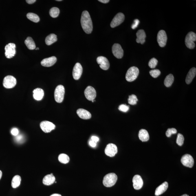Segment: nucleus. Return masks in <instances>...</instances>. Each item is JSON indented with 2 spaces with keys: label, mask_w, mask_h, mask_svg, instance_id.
I'll return each instance as SVG.
<instances>
[{
  "label": "nucleus",
  "mask_w": 196,
  "mask_h": 196,
  "mask_svg": "<svg viewBox=\"0 0 196 196\" xmlns=\"http://www.w3.org/2000/svg\"><path fill=\"white\" fill-rule=\"evenodd\" d=\"M81 23L84 32L87 34H91L93 30V24L90 15L87 11L82 12Z\"/></svg>",
  "instance_id": "f257e3e1"
},
{
  "label": "nucleus",
  "mask_w": 196,
  "mask_h": 196,
  "mask_svg": "<svg viewBox=\"0 0 196 196\" xmlns=\"http://www.w3.org/2000/svg\"><path fill=\"white\" fill-rule=\"evenodd\" d=\"M118 178V176L114 173L107 174L104 178V185L107 188L111 187L116 184Z\"/></svg>",
  "instance_id": "f03ea898"
},
{
  "label": "nucleus",
  "mask_w": 196,
  "mask_h": 196,
  "mask_svg": "<svg viewBox=\"0 0 196 196\" xmlns=\"http://www.w3.org/2000/svg\"><path fill=\"white\" fill-rule=\"evenodd\" d=\"M139 70L138 68L132 67L128 69L126 75V80L128 82L135 81L138 77Z\"/></svg>",
  "instance_id": "7ed1b4c3"
},
{
  "label": "nucleus",
  "mask_w": 196,
  "mask_h": 196,
  "mask_svg": "<svg viewBox=\"0 0 196 196\" xmlns=\"http://www.w3.org/2000/svg\"><path fill=\"white\" fill-rule=\"evenodd\" d=\"M65 94V88L62 85H58L56 88L54 92L55 100L58 103L63 101Z\"/></svg>",
  "instance_id": "20e7f679"
},
{
  "label": "nucleus",
  "mask_w": 196,
  "mask_h": 196,
  "mask_svg": "<svg viewBox=\"0 0 196 196\" xmlns=\"http://www.w3.org/2000/svg\"><path fill=\"white\" fill-rule=\"evenodd\" d=\"M196 40V34L193 32H190L188 33L186 36L185 39V45L188 48L190 49L194 48L195 45L194 42Z\"/></svg>",
  "instance_id": "39448f33"
},
{
  "label": "nucleus",
  "mask_w": 196,
  "mask_h": 196,
  "mask_svg": "<svg viewBox=\"0 0 196 196\" xmlns=\"http://www.w3.org/2000/svg\"><path fill=\"white\" fill-rule=\"evenodd\" d=\"M16 84V79L13 76H7L4 78L3 85L6 88H12L15 87Z\"/></svg>",
  "instance_id": "423d86ee"
},
{
  "label": "nucleus",
  "mask_w": 196,
  "mask_h": 196,
  "mask_svg": "<svg viewBox=\"0 0 196 196\" xmlns=\"http://www.w3.org/2000/svg\"><path fill=\"white\" fill-rule=\"evenodd\" d=\"M5 56L8 58H12L16 54V45L13 43H10L5 47Z\"/></svg>",
  "instance_id": "0eeeda50"
},
{
  "label": "nucleus",
  "mask_w": 196,
  "mask_h": 196,
  "mask_svg": "<svg viewBox=\"0 0 196 196\" xmlns=\"http://www.w3.org/2000/svg\"><path fill=\"white\" fill-rule=\"evenodd\" d=\"M168 38L166 32L164 30L159 31L157 35V40L159 46L164 47L166 45Z\"/></svg>",
  "instance_id": "6e6552de"
},
{
  "label": "nucleus",
  "mask_w": 196,
  "mask_h": 196,
  "mask_svg": "<svg viewBox=\"0 0 196 196\" xmlns=\"http://www.w3.org/2000/svg\"><path fill=\"white\" fill-rule=\"evenodd\" d=\"M40 127L44 132L48 133L55 129L56 126L52 122L45 121L40 123Z\"/></svg>",
  "instance_id": "1a4fd4ad"
},
{
  "label": "nucleus",
  "mask_w": 196,
  "mask_h": 196,
  "mask_svg": "<svg viewBox=\"0 0 196 196\" xmlns=\"http://www.w3.org/2000/svg\"><path fill=\"white\" fill-rule=\"evenodd\" d=\"M84 95L87 100L92 101L96 98V91L94 88L90 86H88L84 91Z\"/></svg>",
  "instance_id": "9d476101"
},
{
  "label": "nucleus",
  "mask_w": 196,
  "mask_h": 196,
  "mask_svg": "<svg viewBox=\"0 0 196 196\" xmlns=\"http://www.w3.org/2000/svg\"><path fill=\"white\" fill-rule=\"evenodd\" d=\"M181 162L183 165L187 167L192 168L194 166V159L190 154H186L183 155L181 158Z\"/></svg>",
  "instance_id": "9b49d317"
},
{
  "label": "nucleus",
  "mask_w": 196,
  "mask_h": 196,
  "mask_svg": "<svg viewBox=\"0 0 196 196\" xmlns=\"http://www.w3.org/2000/svg\"><path fill=\"white\" fill-rule=\"evenodd\" d=\"M124 15L122 13H118L115 16L111 21V28L118 26L124 21Z\"/></svg>",
  "instance_id": "f8f14e48"
},
{
  "label": "nucleus",
  "mask_w": 196,
  "mask_h": 196,
  "mask_svg": "<svg viewBox=\"0 0 196 196\" xmlns=\"http://www.w3.org/2000/svg\"><path fill=\"white\" fill-rule=\"evenodd\" d=\"M118 148L113 144H109L106 146L105 150V154L110 157H113L118 153Z\"/></svg>",
  "instance_id": "ddd939ff"
},
{
  "label": "nucleus",
  "mask_w": 196,
  "mask_h": 196,
  "mask_svg": "<svg viewBox=\"0 0 196 196\" xmlns=\"http://www.w3.org/2000/svg\"><path fill=\"white\" fill-rule=\"evenodd\" d=\"M113 54L117 58H122L124 55V51L121 47L119 44H115L112 47Z\"/></svg>",
  "instance_id": "4468645a"
},
{
  "label": "nucleus",
  "mask_w": 196,
  "mask_h": 196,
  "mask_svg": "<svg viewBox=\"0 0 196 196\" xmlns=\"http://www.w3.org/2000/svg\"><path fill=\"white\" fill-rule=\"evenodd\" d=\"M97 63L100 65V68L107 70L110 67V63L107 58L104 56H99L97 58Z\"/></svg>",
  "instance_id": "2eb2a0df"
},
{
  "label": "nucleus",
  "mask_w": 196,
  "mask_h": 196,
  "mask_svg": "<svg viewBox=\"0 0 196 196\" xmlns=\"http://www.w3.org/2000/svg\"><path fill=\"white\" fill-rule=\"evenodd\" d=\"M82 73V68L81 64L77 63L74 66L73 68L72 75L75 80L79 79Z\"/></svg>",
  "instance_id": "dca6fc26"
},
{
  "label": "nucleus",
  "mask_w": 196,
  "mask_h": 196,
  "mask_svg": "<svg viewBox=\"0 0 196 196\" xmlns=\"http://www.w3.org/2000/svg\"><path fill=\"white\" fill-rule=\"evenodd\" d=\"M133 186L135 190H139L142 187L143 185V181L141 176L136 175L133 178Z\"/></svg>",
  "instance_id": "f3484780"
},
{
  "label": "nucleus",
  "mask_w": 196,
  "mask_h": 196,
  "mask_svg": "<svg viewBox=\"0 0 196 196\" xmlns=\"http://www.w3.org/2000/svg\"><path fill=\"white\" fill-rule=\"evenodd\" d=\"M57 61L56 57L52 56L42 60L41 64L43 67H50L54 65Z\"/></svg>",
  "instance_id": "a211bd4d"
},
{
  "label": "nucleus",
  "mask_w": 196,
  "mask_h": 196,
  "mask_svg": "<svg viewBox=\"0 0 196 196\" xmlns=\"http://www.w3.org/2000/svg\"><path fill=\"white\" fill-rule=\"evenodd\" d=\"M78 116L84 120L90 119L91 117V113L89 111L83 109H79L77 111Z\"/></svg>",
  "instance_id": "6ab92c4d"
},
{
  "label": "nucleus",
  "mask_w": 196,
  "mask_h": 196,
  "mask_svg": "<svg viewBox=\"0 0 196 196\" xmlns=\"http://www.w3.org/2000/svg\"><path fill=\"white\" fill-rule=\"evenodd\" d=\"M136 36L137 38L136 42L137 43H140L142 45L144 44L145 42L146 35L144 30H139L137 32Z\"/></svg>",
  "instance_id": "aec40b11"
},
{
  "label": "nucleus",
  "mask_w": 196,
  "mask_h": 196,
  "mask_svg": "<svg viewBox=\"0 0 196 196\" xmlns=\"http://www.w3.org/2000/svg\"><path fill=\"white\" fill-rule=\"evenodd\" d=\"M168 184L167 182H165L156 188L155 191V195L159 196L164 193L168 188Z\"/></svg>",
  "instance_id": "412c9836"
},
{
  "label": "nucleus",
  "mask_w": 196,
  "mask_h": 196,
  "mask_svg": "<svg viewBox=\"0 0 196 196\" xmlns=\"http://www.w3.org/2000/svg\"><path fill=\"white\" fill-rule=\"evenodd\" d=\"M55 181V178L52 173L47 175L44 177L43 179V184L47 186H49L53 184Z\"/></svg>",
  "instance_id": "4be33fe9"
},
{
  "label": "nucleus",
  "mask_w": 196,
  "mask_h": 196,
  "mask_svg": "<svg viewBox=\"0 0 196 196\" xmlns=\"http://www.w3.org/2000/svg\"><path fill=\"white\" fill-rule=\"evenodd\" d=\"M196 74V69L195 68H192L188 72L186 78V82L188 84L191 83Z\"/></svg>",
  "instance_id": "5701e85b"
},
{
  "label": "nucleus",
  "mask_w": 196,
  "mask_h": 196,
  "mask_svg": "<svg viewBox=\"0 0 196 196\" xmlns=\"http://www.w3.org/2000/svg\"><path fill=\"white\" fill-rule=\"evenodd\" d=\"M44 95V91L43 89L39 88L35 89L33 91V97L35 99L40 101L42 99Z\"/></svg>",
  "instance_id": "b1692460"
},
{
  "label": "nucleus",
  "mask_w": 196,
  "mask_h": 196,
  "mask_svg": "<svg viewBox=\"0 0 196 196\" xmlns=\"http://www.w3.org/2000/svg\"><path fill=\"white\" fill-rule=\"evenodd\" d=\"M138 137L142 142L148 141L149 139V133L146 130L144 129H141L139 131Z\"/></svg>",
  "instance_id": "393cba45"
},
{
  "label": "nucleus",
  "mask_w": 196,
  "mask_h": 196,
  "mask_svg": "<svg viewBox=\"0 0 196 196\" xmlns=\"http://www.w3.org/2000/svg\"><path fill=\"white\" fill-rule=\"evenodd\" d=\"M58 39L57 36L54 34L49 35L45 38V42L47 45H52L57 41Z\"/></svg>",
  "instance_id": "a878e982"
},
{
  "label": "nucleus",
  "mask_w": 196,
  "mask_h": 196,
  "mask_svg": "<svg viewBox=\"0 0 196 196\" xmlns=\"http://www.w3.org/2000/svg\"><path fill=\"white\" fill-rule=\"evenodd\" d=\"M25 44L28 48L30 50H34L36 49V45L32 38L28 37L25 42Z\"/></svg>",
  "instance_id": "bb28decb"
},
{
  "label": "nucleus",
  "mask_w": 196,
  "mask_h": 196,
  "mask_svg": "<svg viewBox=\"0 0 196 196\" xmlns=\"http://www.w3.org/2000/svg\"><path fill=\"white\" fill-rule=\"evenodd\" d=\"M21 177L19 175L15 176L12 181V187L14 188L18 187L21 184Z\"/></svg>",
  "instance_id": "cd10ccee"
},
{
  "label": "nucleus",
  "mask_w": 196,
  "mask_h": 196,
  "mask_svg": "<svg viewBox=\"0 0 196 196\" xmlns=\"http://www.w3.org/2000/svg\"><path fill=\"white\" fill-rule=\"evenodd\" d=\"M174 81V77L173 75L170 74L166 76L164 80V84L167 87H169L172 85Z\"/></svg>",
  "instance_id": "c85d7f7f"
},
{
  "label": "nucleus",
  "mask_w": 196,
  "mask_h": 196,
  "mask_svg": "<svg viewBox=\"0 0 196 196\" xmlns=\"http://www.w3.org/2000/svg\"><path fill=\"white\" fill-rule=\"evenodd\" d=\"M27 17L28 19L35 23H38L40 21L39 16L33 13H28L27 15Z\"/></svg>",
  "instance_id": "c756f323"
},
{
  "label": "nucleus",
  "mask_w": 196,
  "mask_h": 196,
  "mask_svg": "<svg viewBox=\"0 0 196 196\" xmlns=\"http://www.w3.org/2000/svg\"><path fill=\"white\" fill-rule=\"evenodd\" d=\"M59 162L64 164H67L69 162L70 159L69 157L65 154H61L58 157Z\"/></svg>",
  "instance_id": "7c9ffc66"
},
{
  "label": "nucleus",
  "mask_w": 196,
  "mask_h": 196,
  "mask_svg": "<svg viewBox=\"0 0 196 196\" xmlns=\"http://www.w3.org/2000/svg\"><path fill=\"white\" fill-rule=\"evenodd\" d=\"M60 13V10L57 7H52L49 11V14L51 17L56 18L58 17Z\"/></svg>",
  "instance_id": "2f4dec72"
},
{
  "label": "nucleus",
  "mask_w": 196,
  "mask_h": 196,
  "mask_svg": "<svg viewBox=\"0 0 196 196\" xmlns=\"http://www.w3.org/2000/svg\"><path fill=\"white\" fill-rule=\"evenodd\" d=\"M138 101L137 96L135 95H130L128 99V103L131 105H135L136 104Z\"/></svg>",
  "instance_id": "473e14b6"
},
{
  "label": "nucleus",
  "mask_w": 196,
  "mask_h": 196,
  "mask_svg": "<svg viewBox=\"0 0 196 196\" xmlns=\"http://www.w3.org/2000/svg\"><path fill=\"white\" fill-rule=\"evenodd\" d=\"M184 137L183 135L178 133L176 140L177 144L179 146H182L184 143Z\"/></svg>",
  "instance_id": "72a5a7b5"
},
{
  "label": "nucleus",
  "mask_w": 196,
  "mask_h": 196,
  "mask_svg": "<svg viewBox=\"0 0 196 196\" xmlns=\"http://www.w3.org/2000/svg\"><path fill=\"white\" fill-rule=\"evenodd\" d=\"M150 74L153 78H156L160 75L161 71L159 69H155L150 71Z\"/></svg>",
  "instance_id": "f704fd0d"
},
{
  "label": "nucleus",
  "mask_w": 196,
  "mask_h": 196,
  "mask_svg": "<svg viewBox=\"0 0 196 196\" xmlns=\"http://www.w3.org/2000/svg\"><path fill=\"white\" fill-rule=\"evenodd\" d=\"M158 62V61L156 58H153L150 60L148 65L151 68H154L157 65Z\"/></svg>",
  "instance_id": "c9c22d12"
},
{
  "label": "nucleus",
  "mask_w": 196,
  "mask_h": 196,
  "mask_svg": "<svg viewBox=\"0 0 196 196\" xmlns=\"http://www.w3.org/2000/svg\"><path fill=\"white\" fill-rule=\"evenodd\" d=\"M177 133V131L176 129L175 128H169L167 131L166 135V136L168 137H170L171 136V135L173 134H175Z\"/></svg>",
  "instance_id": "e433bc0d"
},
{
  "label": "nucleus",
  "mask_w": 196,
  "mask_h": 196,
  "mask_svg": "<svg viewBox=\"0 0 196 196\" xmlns=\"http://www.w3.org/2000/svg\"><path fill=\"white\" fill-rule=\"evenodd\" d=\"M129 106H127L125 104H122L119 106L118 109L119 111L124 112H126L129 111Z\"/></svg>",
  "instance_id": "4c0bfd02"
},
{
  "label": "nucleus",
  "mask_w": 196,
  "mask_h": 196,
  "mask_svg": "<svg viewBox=\"0 0 196 196\" xmlns=\"http://www.w3.org/2000/svg\"><path fill=\"white\" fill-rule=\"evenodd\" d=\"M140 23V21L138 19H135L134 21V23L131 25V28L133 29L136 28Z\"/></svg>",
  "instance_id": "58836bf2"
},
{
  "label": "nucleus",
  "mask_w": 196,
  "mask_h": 196,
  "mask_svg": "<svg viewBox=\"0 0 196 196\" xmlns=\"http://www.w3.org/2000/svg\"><path fill=\"white\" fill-rule=\"evenodd\" d=\"M11 133L14 136H17L18 134H19V131H18L17 128H13L11 131Z\"/></svg>",
  "instance_id": "ea45409f"
},
{
  "label": "nucleus",
  "mask_w": 196,
  "mask_h": 196,
  "mask_svg": "<svg viewBox=\"0 0 196 196\" xmlns=\"http://www.w3.org/2000/svg\"><path fill=\"white\" fill-rule=\"evenodd\" d=\"M89 145L91 147L95 148L96 146V143L91 140L89 142Z\"/></svg>",
  "instance_id": "a19ab883"
},
{
  "label": "nucleus",
  "mask_w": 196,
  "mask_h": 196,
  "mask_svg": "<svg viewBox=\"0 0 196 196\" xmlns=\"http://www.w3.org/2000/svg\"><path fill=\"white\" fill-rule=\"evenodd\" d=\"M99 140V139L98 137L96 136H93L91 137V140H92L93 141L95 142L96 143L97 142H98Z\"/></svg>",
  "instance_id": "79ce46f5"
},
{
  "label": "nucleus",
  "mask_w": 196,
  "mask_h": 196,
  "mask_svg": "<svg viewBox=\"0 0 196 196\" xmlns=\"http://www.w3.org/2000/svg\"><path fill=\"white\" fill-rule=\"evenodd\" d=\"M26 1L27 3L29 4H32L35 2L36 1V0H27Z\"/></svg>",
  "instance_id": "37998d69"
},
{
  "label": "nucleus",
  "mask_w": 196,
  "mask_h": 196,
  "mask_svg": "<svg viewBox=\"0 0 196 196\" xmlns=\"http://www.w3.org/2000/svg\"><path fill=\"white\" fill-rule=\"evenodd\" d=\"M99 2L103 3H107L109 2V0H99Z\"/></svg>",
  "instance_id": "c03bdc74"
},
{
  "label": "nucleus",
  "mask_w": 196,
  "mask_h": 196,
  "mask_svg": "<svg viewBox=\"0 0 196 196\" xmlns=\"http://www.w3.org/2000/svg\"><path fill=\"white\" fill-rule=\"evenodd\" d=\"M50 196H61V195L59 194H53L51 195Z\"/></svg>",
  "instance_id": "a18cd8bd"
},
{
  "label": "nucleus",
  "mask_w": 196,
  "mask_h": 196,
  "mask_svg": "<svg viewBox=\"0 0 196 196\" xmlns=\"http://www.w3.org/2000/svg\"><path fill=\"white\" fill-rule=\"evenodd\" d=\"M2 175V173L1 170H0V179L1 178Z\"/></svg>",
  "instance_id": "49530a36"
},
{
  "label": "nucleus",
  "mask_w": 196,
  "mask_h": 196,
  "mask_svg": "<svg viewBox=\"0 0 196 196\" xmlns=\"http://www.w3.org/2000/svg\"><path fill=\"white\" fill-rule=\"evenodd\" d=\"M181 196H189L187 195V194H185L183 195H181Z\"/></svg>",
  "instance_id": "de8ad7c7"
},
{
  "label": "nucleus",
  "mask_w": 196,
  "mask_h": 196,
  "mask_svg": "<svg viewBox=\"0 0 196 196\" xmlns=\"http://www.w3.org/2000/svg\"><path fill=\"white\" fill-rule=\"evenodd\" d=\"M38 49H39V48H36V50H38Z\"/></svg>",
  "instance_id": "09e8293b"
},
{
  "label": "nucleus",
  "mask_w": 196,
  "mask_h": 196,
  "mask_svg": "<svg viewBox=\"0 0 196 196\" xmlns=\"http://www.w3.org/2000/svg\"><path fill=\"white\" fill-rule=\"evenodd\" d=\"M56 1H61V0H57Z\"/></svg>",
  "instance_id": "8fccbe9b"
},
{
  "label": "nucleus",
  "mask_w": 196,
  "mask_h": 196,
  "mask_svg": "<svg viewBox=\"0 0 196 196\" xmlns=\"http://www.w3.org/2000/svg\"><path fill=\"white\" fill-rule=\"evenodd\" d=\"M94 101H95L94 100H92V101H92V102H94Z\"/></svg>",
  "instance_id": "3c124183"
}]
</instances>
